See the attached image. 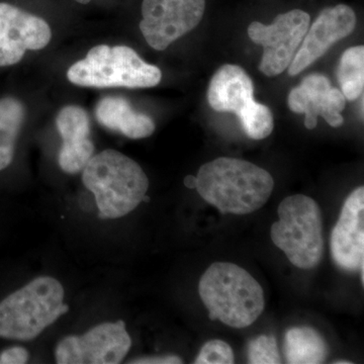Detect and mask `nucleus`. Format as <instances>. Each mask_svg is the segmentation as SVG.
<instances>
[{"label": "nucleus", "mask_w": 364, "mask_h": 364, "mask_svg": "<svg viewBox=\"0 0 364 364\" xmlns=\"http://www.w3.org/2000/svg\"><path fill=\"white\" fill-rule=\"evenodd\" d=\"M274 188L272 174L253 163L220 157L203 164L196 189L223 215H249L260 210Z\"/></svg>", "instance_id": "f257e3e1"}, {"label": "nucleus", "mask_w": 364, "mask_h": 364, "mask_svg": "<svg viewBox=\"0 0 364 364\" xmlns=\"http://www.w3.org/2000/svg\"><path fill=\"white\" fill-rule=\"evenodd\" d=\"M198 294L210 320L237 329L252 325L265 308L259 282L235 263H213L200 277Z\"/></svg>", "instance_id": "f03ea898"}, {"label": "nucleus", "mask_w": 364, "mask_h": 364, "mask_svg": "<svg viewBox=\"0 0 364 364\" xmlns=\"http://www.w3.org/2000/svg\"><path fill=\"white\" fill-rule=\"evenodd\" d=\"M82 181L95 196L102 219H119L130 214L145 200L149 189V179L142 167L112 149L91 157L82 170Z\"/></svg>", "instance_id": "7ed1b4c3"}, {"label": "nucleus", "mask_w": 364, "mask_h": 364, "mask_svg": "<svg viewBox=\"0 0 364 364\" xmlns=\"http://www.w3.org/2000/svg\"><path fill=\"white\" fill-rule=\"evenodd\" d=\"M58 279L40 277L0 301V338L26 342L68 312Z\"/></svg>", "instance_id": "20e7f679"}, {"label": "nucleus", "mask_w": 364, "mask_h": 364, "mask_svg": "<svg viewBox=\"0 0 364 364\" xmlns=\"http://www.w3.org/2000/svg\"><path fill=\"white\" fill-rule=\"evenodd\" d=\"M67 78L83 87L149 88L159 85L162 73L130 47L98 45L69 68Z\"/></svg>", "instance_id": "39448f33"}, {"label": "nucleus", "mask_w": 364, "mask_h": 364, "mask_svg": "<svg viewBox=\"0 0 364 364\" xmlns=\"http://www.w3.org/2000/svg\"><path fill=\"white\" fill-rule=\"evenodd\" d=\"M277 214L279 221L270 228L273 244L294 267H317L324 251L322 215L317 202L304 195L287 196L279 203Z\"/></svg>", "instance_id": "423d86ee"}, {"label": "nucleus", "mask_w": 364, "mask_h": 364, "mask_svg": "<svg viewBox=\"0 0 364 364\" xmlns=\"http://www.w3.org/2000/svg\"><path fill=\"white\" fill-rule=\"evenodd\" d=\"M310 23V14L293 9L277 16L272 25L254 21L249 26V38L263 47L259 70L264 75H279L291 65Z\"/></svg>", "instance_id": "0eeeda50"}, {"label": "nucleus", "mask_w": 364, "mask_h": 364, "mask_svg": "<svg viewBox=\"0 0 364 364\" xmlns=\"http://www.w3.org/2000/svg\"><path fill=\"white\" fill-rule=\"evenodd\" d=\"M131 347L124 321L105 322L80 336L72 335L60 340L55 359L59 364H119Z\"/></svg>", "instance_id": "6e6552de"}, {"label": "nucleus", "mask_w": 364, "mask_h": 364, "mask_svg": "<svg viewBox=\"0 0 364 364\" xmlns=\"http://www.w3.org/2000/svg\"><path fill=\"white\" fill-rule=\"evenodd\" d=\"M205 0H143L140 30L157 51L168 48L202 21Z\"/></svg>", "instance_id": "1a4fd4ad"}, {"label": "nucleus", "mask_w": 364, "mask_h": 364, "mask_svg": "<svg viewBox=\"0 0 364 364\" xmlns=\"http://www.w3.org/2000/svg\"><path fill=\"white\" fill-rule=\"evenodd\" d=\"M52 31L42 18L0 2V67L18 63L28 50L44 49Z\"/></svg>", "instance_id": "9d476101"}, {"label": "nucleus", "mask_w": 364, "mask_h": 364, "mask_svg": "<svg viewBox=\"0 0 364 364\" xmlns=\"http://www.w3.org/2000/svg\"><path fill=\"white\" fill-rule=\"evenodd\" d=\"M356 16L350 6L345 4L327 7L309 26L305 38L294 55L289 74L296 76L320 59L331 46L353 32Z\"/></svg>", "instance_id": "9b49d317"}, {"label": "nucleus", "mask_w": 364, "mask_h": 364, "mask_svg": "<svg viewBox=\"0 0 364 364\" xmlns=\"http://www.w3.org/2000/svg\"><path fill=\"white\" fill-rule=\"evenodd\" d=\"M289 109L296 114H305V126L309 130L317 127L318 117H322L333 128L344 124L341 112L346 98L337 88H333L329 79L321 74H312L294 87L287 97Z\"/></svg>", "instance_id": "f8f14e48"}, {"label": "nucleus", "mask_w": 364, "mask_h": 364, "mask_svg": "<svg viewBox=\"0 0 364 364\" xmlns=\"http://www.w3.org/2000/svg\"><path fill=\"white\" fill-rule=\"evenodd\" d=\"M333 260L347 272L364 270V188L352 191L330 240Z\"/></svg>", "instance_id": "ddd939ff"}, {"label": "nucleus", "mask_w": 364, "mask_h": 364, "mask_svg": "<svg viewBox=\"0 0 364 364\" xmlns=\"http://www.w3.org/2000/svg\"><path fill=\"white\" fill-rule=\"evenodd\" d=\"M56 124L63 140L59 151V166L66 173H79L95 154L90 117L82 107L67 105L57 116Z\"/></svg>", "instance_id": "4468645a"}, {"label": "nucleus", "mask_w": 364, "mask_h": 364, "mask_svg": "<svg viewBox=\"0 0 364 364\" xmlns=\"http://www.w3.org/2000/svg\"><path fill=\"white\" fill-rule=\"evenodd\" d=\"M252 80L240 66L223 65L213 76L208 90V102L219 112H233L237 117L254 102Z\"/></svg>", "instance_id": "2eb2a0df"}, {"label": "nucleus", "mask_w": 364, "mask_h": 364, "mask_svg": "<svg viewBox=\"0 0 364 364\" xmlns=\"http://www.w3.org/2000/svg\"><path fill=\"white\" fill-rule=\"evenodd\" d=\"M97 121L109 130L119 132L130 139H144L154 133L155 123L150 117L136 112L124 97H107L97 105Z\"/></svg>", "instance_id": "dca6fc26"}, {"label": "nucleus", "mask_w": 364, "mask_h": 364, "mask_svg": "<svg viewBox=\"0 0 364 364\" xmlns=\"http://www.w3.org/2000/svg\"><path fill=\"white\" fill-rule=\"evenodd\" d=\"M284 354L291 364L324 363L329 347L322 335L312 327H294L284 336Z\"/></svg>", "instance_id": "f3484780"}, {"label": "nucleus", "mask_w": 364, "mask_h": 364, "mask_svg": "<svg viewBox=\"0 0 364 364\" xmlns=\"http://www.w3.org/2000/svg\"><path fill=\"white\" fill-rule=\"evenodd\" d=\"M25 117V107L18 98L9 97L0 100V171L13 162Z\"/></svg>", "instance_id": "a211bd4d"}, {"label": "nucleus", "mask_w": 364, "mask_h": 364, "mask_svg": "<svg viewBox=\"0 0 364 364\" xmlns=\"http://www.w3.org/2000/svg\"><path fill=\"white\" fill-rule=\"evenodd\" d=\"M337 77L341 92L346 100H355L363 95L364 88V47L355 46L342 54Z\"/></svg>", "instance_id": "6ab92c4d"}, {"label": "nucleus", "mask_w": 364, "mask_h": 364, "mask_svg": "<svg viewBox=\"0 0 364 364\" xmlns=\"http://www.w3.org/2000/svg\"><path fill=\"white\" fill-rule=\"evenodd\" d=\"M246 135L252 140H263L272 133L274 121L267 105L254 102L238 116Z\"/></svg>", "instance_id": "aec40b11"}, {"label": "nucleus", "mask_w": 364, "mask_h": 364, "mask_svg": "<svg viewBox=\"0 0 364 364\" xmlns=\"http://www.w3.org/2000/svg\"><path fill=\"white\" fill-rule=\"evenodd\" d=\"M248 363L251 364H279L280 360L279 345L274 336L260 335L249 342Z\"/></svg>", "instance_id": "412c9836"}, {"label": "nucleus", "mask_w": 364, "mask_h": 364, "mask_svg": "<svg viewBox=\"0 0 364 364\" xmlns=\"http://www.w3.org/2000/svg\"><path fill=\"white\" fill-rule=\"evenodd\" d=\"M196 364H232L234 363V352L227 342L223 340H210L207 342L198 358H196Z\"/></svg>", "instance_id": "4be33fe9"}, {"label": "nucleus", "mask_w": 364, "mask_h": 364, "mask_svg": "<svg viewBox=\"0 0 364 364\" xmlns=\"http://www.w3.org/2000/svg\"><path fill=\"white\" fill-rule=\"evenodd\" d=\"M28 351L23 346H11L0 352V364H25L28 363Z\"/></svg>", "instance_id": "5701e85b"}, {"label": "nucleus", "mask_w": 364, "mask_h": 364, "mask_svg": "<svg viewBox=\"0 0 364 364\" xmlns=\"http://www.w3.org/2000/svg\"><path fill=\"white\" fill-rule=\"evenodd\" d=\"M183 360L176 355L149 356V358H136L129 363L133 364H181Z\"/></svg>", "instance_id": "b1692460"}, {"label": "nucleus", "mask_w": 364, "mask_h": 364, "mask_svg": "<svg viewBox=\"0 0 364 364\" xmlns=\"http://www.w3.org/2000/svg\"><path fill=\"white\" fill-rule=\"evenodd\" d=\"M184 186L188 188L193 189L196 186V177L188 176L184 178Z\"/></svg>", "instance_id": "393cba45"}, {"label": "nucleus", "mask_w": 364, "mask_h": 364, "mask_svg": "<svg viewBox=\"0 0 364 364\" xmlns=\"http://www.w3.org/2000/svg\"><path fill=\"white\" fill-rule=\"evenodd\" d=\"M335 364H351V361H346V360H336L334 361Z\"/></svg>", "instance_id": "a878e982"}, {"label": "nucleus", "mask_w": 364, "mask_h": 364, "mask_svg": "<svg viewBox=\"0 0 364 364\" xmlns=\"http://www.w3.org/2000/svg\"><path fill=\"white\" fill-rule=\"evenodd\" d=\"M76 2H78V4H90L91 0H75Z\"/></svg>", "instance_id": "bb28decb"}]
</instances>
